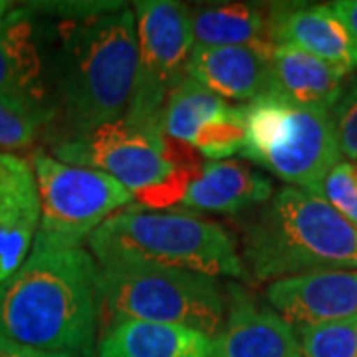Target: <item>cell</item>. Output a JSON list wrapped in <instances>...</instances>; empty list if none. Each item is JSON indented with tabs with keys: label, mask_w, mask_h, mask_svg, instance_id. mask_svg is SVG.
Returning a JSON list of instances; mask_svg holds the SVG:
<instances>
[{
	"label": "cell",
	"mask_w": 357,
	"mask_h": 357,
	"mask_svg": "<svg viewBox=\"0 0 357 357\" xmlns=\"http://www.w3.org/2000/svg\"><path fill=\"white\" fill-rule=\"evenodd\" d=\"M40 60L24 10H14L0 22V96L40 102Z\"/></svg>",
	"instance_id": "obj_18"
},
{
	"label": "cell",
	"mask_w": 357,
	"mask_h": 357,
	"mask_svg": "<svg viewBox=\"0 0 357 357\" xmlns=\"http://www.w3.org/2000/svg\"><path fill=\"white\" fill-rule=\"evenodd\" d=\"M342 155L357 159V77L345 86L332 109Z\"/></svg>",
	"instance_id": "obj_25"
},
{
	"label": "cell",
	"mask_w": 357,
	"mask_h": 357,
	"mask_svg": "<svg viewBox=\"0 0 357 357\" xmlns=\"http://www.w3.org/2000/svg\"><path fill=\"white\" fill-rule=\"evenodd\" d=\"M100 266L185 270L203 276L244 278L229 230L215 220L171 211H119L89 234Z\"/></svg>",
	"instance_id": "obj_4"
},
{
	"label": "cell",
	"mask_w": 357,
	"mask_h": 357,
	"mask_svg": "<svg viewBox=\"0 0 357 357\" xmlns=\"http://www.w3.org/2000/svg\"><path fill=\"white\" fill-rule=\"evenodd\" d=\"M272 192L270 178L248 163L206 161L181 203L201 213L238 215L268 203Z\"/></svg>",
	"instance_id": "obj_15"
},
{
	"label": "cell",
	"mask_w": 357,
	"mask_h": 357,
	"mask_svg": "<svg viewBox=\"0 0 357 357\" xmlns=\"http://www.w3.org/2000/svg\"><path fill=\"white\" fill-rule=\"evenodd\" d=\"M302 357H357V316L300 328Z\"/></svg>",
	"instance_id": "obj_22"
},
{
	"label": "cell",
	"mask_w": 357,
	"mask_h": 357,
	"mask_svg": "<svg viewBox=\"0 0 357 357\" xmlns=\"http://www.w3.org/2000/svg\"><path fill=\"white\" fill-rule=\"evenodd\" d=\"M197 46H248L266 40V16L246 2L211 4L191 13ZM272 44V42H270Z\"/></svg>",
	"instance_id": "obj_19"
},
{
	"label": "cell",
	"mask_w": 357,
	"mask_h": 357,
	"mask_svg": "<svg viewBox=\"0 0 357 357\" xmlns=\"http://www.w3.org/2000/svg\"><path fill=\"white\" fill-rule=\"evenodd\" d=\"M344 77L337 68L292 46H276L272 52V91L302 105L333 109L342 91Z\"/></svg>",
	"instance_id": "obj_17"
},
{
	"label": "cell",
	"mask_w": 357,
	"mask_h": 357,
	"mask_svg": "<svg viewBox=\"0 0 357 357\" xmlns=\"http://www.w3.org/2000/svg\"><path fill=\"white\" fill-rule=\"evenodd\" d=\"M40 199L36 238L56 246H82L84 238L115 211L133 203V195L114 177L89 167L70 165L46 151L30 159Z\"/></svg>",
	"instance_id": "obj_8"
},
{
	"label": "cell",
	"mask_w": 357,
	"mask_h": 357,
	"mask_svg": "<svg viewBox=\"0 0 357 357\" xmlns=\"http://www.w3.org/2000/svg\"><path fill=\"white\" fill-rule=\"evenodd\" d=\"M98 296L115 319L178 326L213 337L227 298L217 278L159 268L100 266Z\"/></svg>",
	"instance_id": "obj_7"
},
{
	"label": "cell",
	"mask_w": 357,
	"mask_h": 357,
	"mask_svg": "<svg viewBox=\"0 0 357 357\" xmlns=\"http://www.w3.org/2000/svg\"><path fill=\"white\" fill-rule=\"evenodd\" d=\"M229 316L208 337V357H302L294 328L241 288H230Z\"/></svg>",
	"instance_id": "obj_13"
},
{
	"label": "cell",
	"mask_w": 357,
	"mask_h": 357,
	"mask_svg": "<svg viewBox=\"0 0 357 357\" xmlns=\"http://www.w3.org/2000/svg\"><path fill=\"white\" fill-rule=\"evenodd\" d=\"M266 300L290 326L307 328L357 316V270H330L268 284Z\"/></svg>",
	"instance_id": "obj_11"
},
{
	"label": "cell",
	"mask_w": 357,
	"mask_h": 357,
	"mask_svg": "<svg viewBox=\"0 0 357 357\" xmlns=\"http://www.w3.org/2000/svg\"><path fill=\"white\" fill-rule=\"evenodd\" d=\"M266 40L248 46H192L185 66L187 77L195 79L222 100L250 102L272 91V52Z\"/></svg>",
	"instance_id": "obj_12"
},
{
	"label": "cell",
	"mask_w": 357,
	"mask_h": 357,
	"mask_svg": "<svg viewBox=\"0 0 357 357\" xmlns=\"http://www.w3.org/2000/svg\"><path fill=\"white\" fill-rule=\"evenodd\" d=\"M10 2H6V0H0V22L8 16V13H10Z\"/></svg>",
	"instance_id": "obj_28"
},
{
	"label": "cell",
	"mask_w": 357,
	"mask_h": 357,
	"mask_svg": "<svg viewBox=\"0 0 357 357\" xmlns=\"http://www.w3.org/2000/svg\"><path fill=\"white\" fill-rule=\"evenodd\" d=\"M232 105L211 89L185 77L167 96L161 114V131L169 139L192 145L197 133L211 121L229 112Z\"/></svg>",
	"instance_id": "obj_20"
},
{
	"label": "cell",
	"mask_w": 357,
	"mask_h": 357,
	"mask_svg": "<svg viewBox=\"0 0 357 357\" xmlns=\"http://www.w3.org/2000/svg\"><path fill=\"white\" fill-rule=\"evenodd\" d=\"M137 28V79L123 119L137 128L161 133V114L171 89L187 74L195 36L191 10L171 0H145L135 4Z\"/></svg>",
	"instance_id": "obj_9"
},
{
	"label": "cell",
	"mask_w": 357,
	"mask_h": 357,
	"mask_svg": "<svg viewBox=\"0 0 357 357\" xmlns=\"http://www.w3.org/2000/svg\"><path fill=\"white\" fill-rule=\"evenodd\" d=\"M332 8L342 18V22L347 26V30L357 42V0H337L333 2Z\"/></svg>",
	"instance_id": "obj_27"
},
{
	"label": "cell",
	"mask_w": 357,
	"mask_h": 357,
	"mask_svg": "<svg viewBox=\"0 0 357 357\" xmlns=\"http://www.w3.org/2000/svg\"><path fill=\"white\" fill-rule=\"evenodd\" d=\"M244 117L243 107H230L222 117L206 123L192 141L199 155H203L211 161H220L230 155L243 153L244 149Z\"/></svg>",
	"instance_id": "obj_23"
},
{
	"label": "cell",
	"mask_w": 357,
	"mask_h": 357,
	"mask_svg": "<svg viewBox=\"0 0 357 357\" xmlns=\"http://www.w3.org/2000/svg\"><path fill=\"white\" fill-rule=\"evenodd\" d=\"M243 107L244 157L290 187L321 197L328 173L342 161L332 109L302 105L266 91Z\"/></svg>",
	"instance_id": "obj_5"
},
{
	"label": "cell",
	"mask_w": 357,
	"mask_h": 357,
	"mask_svg": "<svg viewBox=\"0 0 357 357\" xmlns=\"http://www.w3.org/2000/svg\"><path fill=\"white\" fill-rule=\"evenodd\" d=\"M50 115L52 112L40 103L0 96V149L13 151L30 147L38 135V128Z\"/></svg>",
	"instance_id": "obj_21"
},
{
	"label": "cell",
	"mask_w": 357,
	"mask_h": 357,
	"mask_svg": "<svg viewBox=\"0 0 357 357\" xmlns=\"http://www.w3.org/2000/svg\"><path fill=\"white\" fill-rule=\"evenodd\" d=\"M266 38L274 46H292L337 68L357 70V42L332 4H278L266 16Z\"/></svg>",
	"instance_id": "obj_10"
},
{
	"label": "cell",
	"mask_w": 357,
	"mask_h": 357,
	"mask_svg": "<svg viewBox=\"0 0 357 357\" xmlns=\"http://www.w3.org/2000/svg\"><path fill=\"white\" fill-rule=\"evenodd\" d=\"M0 357H74L70 351H46L28 345L14 344L4 337H0Z\"/></svg>",
	"instance_id": "obj_26"
},
{
	"label": "cell",
	"mask_w": 357,
	"mask_h": 357,
	"mask_svg": "<svg viewBox=\"0 0 357 357\" xmlns=\"http://www.w3.org/2000/svg\"><path fill=\"white\" fill-rule=\"evenodd\" d=\"M321 197L357 227V165L340 161L321 185Z\"/></svg>",
	"instance_id": "obj_24"
},
{
	"label": "cell",
	"mask_w": 357,
	"mask_h": 357,
	"mask_svg": "<svg viewBox=\"0 0 357 357\" xmlns=\"http://www.w3.org/2000/svg\"><path fill=\"white\" fill-rule=\"evenodd\" d=\"M54 157L114 177L151 211L181 203L192 178L199 177L171 163L165 135L145 131L123 117L66 137L54 147Z\"/></svg>",
	"instance_id": "obj_6"
},
{
	"label": "cell",
	"mask_w": 357,
	"mask_h": 357,
	"mask_svg": "<svg viewBox=\"0 0 357 357\" xmlns=\"http://www.w3.org/2000/svg\"><path fill=\"white\" fill-rule=\"evenodd\" d=\"M137 66L133 10L119 8L68 26L60 50V96L68 137L126 115Z\"/></svg>",
	"instance_id": "obj_3"
},
{
	"label": "cell",
	"mask_w": 357,
	"mask_h": 357,
	"mask_svg": "<svg viewBox=\"0 0 357 357\" xmlns=\"http://www.w3.org/2000/svg\"><path fill=\"white\" fill-rule=\"evenodd\" d=\"M98 298L88 250L36 238L24 264L0 284V337L46 351H86Z\"/></svg>",
	"instance_id": "obj_1"
},
{
	"label": "cell",
	"mask_w": 357,
	"mask_h": 357,
	"mask_svg": "<svg viewBox=\"0 0 357 357\" xmlns=\"http://www.w3.org/2000/svg\"><path fill=\"white\" fill-rule=\"evenodd\" d=\"M208 351L203 333L139 319H115L98 347V357H189Z\"/></svg>",
	"instance_id": "obj_16"
},
{
	"label": "cell",
	"mask_w": 357,
	"mask_h": 357,
	"mask_svg": "<svg viewBox=\"0 0 357 357\" xmlns=\"http://www.w3.org/2000/svg\"><path fill=\"white\" fill-rule=\"evenodd\" d=\"M238 229L244 274L255 282L357 270V227L314 192L282 187Z\"/></svg>",
	"instance_id": "obj_2"
},
{
	"label": "cell",
	"mask_w": 357,
	"mask_h": 357,
	"mask_svg": "<svg viewBox=\"0 0 357 357\" xmlns=\"http://www.w3.org/2000/svg\"><path fill=\"white\" fill-rule=\"evenodd\" d=\"M40 229V199L30 163L0 153V284L24 264Z\"/></svg>",
	"instance_id": "obj_14"
}]
</instances>
